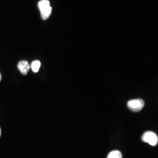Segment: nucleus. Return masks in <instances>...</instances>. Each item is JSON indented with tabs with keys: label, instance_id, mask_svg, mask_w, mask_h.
I'll return each mask as SVG.
<instances>
[{
	"label": "nucleus",
	"instance_id": "1",
	"mask_svg": "<svg viewBox=\"0 0 158 158\" xmlns=\"http://www.w3.org/2000/svg\"><path fill=\"white\" fill-rule=\"evenodd\" d=\"M142 140L152 146H156L158 143V136L152 131H147L142 136Z\"/></svg>",
	"mask_w": 158,
	"mask_h": 158
},
{
	"label": "nucleus",
	"instance_id": "2",
	"mask_svg": "<svg viewBox=\"0 0 158 158\" xmlns=\"http://www.w3.org/2000/svg\"><path fill=\"white\" fill-rule=\"evenodd\" d=\"M145 102L140 98L131 100L127 102V106L133 112H139L143 108Z\"/></svg>",
	"mask_w": 158,
	"mask_h": 158
},
{
	"label": "nucleus",
	"instance_id": "3",
	"mask_svg": "<svg viewBox=\"0 0 158 158\" xmlns=\"http://www.w3.org/2000/svg\"><path fill=\"white\" fill-rule=\"evenodd\" d=\"M17 67L21 73L23 75H27L31 69V65L26 60H22L18 63Z\"/></svg>",
	"mask_w": 158,
	"mask_h": 158
},
{
	"label": "nucleus",
	"instance_id": "4",
	"mask_svg": "<svg viewBox=\"0 0 158 158\" xmlns=\"http://www.w3.org/2000/svg\"><path fill=\"white\" fill-rule=\"evenodd\" d=\"M38 6L40 12L51 6L50 1L49 0H41L38 2Z\"/></svg>",
	"mask_w": 158,
	"mask_h": 158
},
{
	"label": "nucleus",
	"instance_id": "5",
	"mask_svg": "<svg viewBox=\"0 0 158 158\" xmlns=\"http://www.w3.org/2000/svg\"><path fill=\"white\" fill-rule=\"evenodd\" d=\"M52 11V8L50 6L49 8H48L46 9L45 10L40 12L41 17L42 18V19H44V20L47 19L49 17L51 16Z\"/></svg>",
	"mask_w": 158,
	"mask_h": 158
},
{
	"label": "nucleus",
	"instance_id": "6",
	"mask_svg": "<svg viewBox=\"0 0 158 158\" xmlns=\"http://www.w3.org/2000/svg\"><path fill=\"white\" fill-rule=\"evenodd\" d=\"M40 66H41V63L40 61L34 60V62H32V63H31V68L34 73H37V72H38V71L40 70Z\"/></svg>",
	"mask_w": 158,
	"mask_h": 158
},
{
	"label": "nucleus",
	"instance_id": "7",
	"mask_svg": "<svg viewBox=\"0 0 158 158\" xmlns=\"http://www.w3.org/2000/svg\"><path fill=\"white\" fill-rule=\"evenodd\" d=\"M107 158H123V155L120 151L115 150L108 154Z\"/></svg>",
	"mask_w": 158,
	"mask_h": 158
},
{
	"label": "nucleus",
	"instance_id": "8",
	"mask_svg": "<svg viewBox=\"0 0 158 158\" xmlns=\"http://www.w3.org/2000/svg\"><path fill=\"white\" fill-rule=\"evenodd\" d=\"M1 78H2V76H1V74L0 73V81H1Z\"/></svg>",
	"mask_w": 158,
	"mask_h": 158
},
{
	"label": "nucleus",
	"instance_id": "9",
	"mask_svg": "<svg viewBox=\"0 0 158 158\" xmlns=\"http://www.w3.org/2000/svg\"><path fill=\"white\" fill-rule=\"evenodd\" d=\"M1 128H0V136H1Z\"/></svg>",
	"mask_w": 158,
	"mask_h": 158
}]
</instances>
